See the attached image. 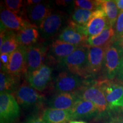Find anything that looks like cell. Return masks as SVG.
<instances>
[{
    "instance_id": "cell-8",
    "label": "cell",
    "mask_w": 123,
    "mask_h": 123,
    "mask_svg": "<svg viewBox=\"0 0 123 123\" xmlns=\"http://www.w3.org/2000/svg\"><path fill=\"white\" fill-rule=\"evenodd\" d=\"M123 54L114 44L108 46L104 58V67L109 79H112L119 74L121 68Z\"/></svg>"
},
{
    "instance_id": "cell-28",
    "label": "cell",
    "mask_w": 123,
    "mask_h": 123,
    "mask_svg": "<svg viewBox=\"0 0 123 123\" xmlns=\"http://www.w3.org/2000/svg\"><path fill=\"white\" fill-rule=\"evenodd\" d=\"M5 4L6 9L11 11L14 12V13L21 14V8L23 7L24 2L21 0H6L5 1Z\"/></svg>"
},
{
    "instance_id": "cell-37",
    "label": "cell",
    "mask_w": 123,
    "mask_h": 123,
    "mask_svg": "<svg viewBox=\"0 0 123 123\" xmlns=\"http://www.w3.org/2000/svg\"><path fill=\"white\" fill-rule=\"evenodd\" d=\"M69 123H88L82 120H72V121H70Z\"/></svg>"
},
{
    "instance_id": "cell-25",
    "label": "cell",
    "mask_w": 123,
    "mask_h": 123,
    "mask_svg": "<svg viewBox=\"0 0 123 123\" xmlns=\"http://www.w3.org/2000/svg\"><path fill=\"white\" fill-rule=\"evenodd\" d=\"M20 44L17 38L16 34L12 31H7L6 38L2 45H1V54H10L17 49Z\"/></svg>"
},
{
    "instance_id": "cell-35",
    "label": "cell",
    "mask_w": 123,
    "mask_h": 123,
    "mask_svg": "<svg viewBox=\"0 0 123 123\" xmlns=\"http://www.w3.org/2000/svg\"><path fill=\"white\" fill-rule=\"evenodd\" d=\"M107 123H123V118H115Z\"/></svg>"
},
{
    "instance_id": "cell-16",
    "label": "cell",
    "mask_w": 123,
    "mask_h": 123,
    "mask_svg": "<svg viewBox=\"0 0 123 123\" xmlns=\"http://www.w3.org/2000/svg\"><path fill=\"white\" fill-rule=\"evenodd\" d=\"M107 47L89 46L87 61V71L88 75L95 74L101 70L104 63Z\"/></svg>"
},
{
    "instance_id": "cell-20",
    "label": "cell",
    "mask_w": 123,
    "mask_h": 123,
    "mask_svg": "<svg viewBox=\"0 0 123 123\" xmlns=\"http://www.w3.org/2000/svg\"><path fill=\"white\" fill-rule=\"evenodd\" d=\"M78 47L79 46L56 39L51 44L49 53L54 59L62 62Z\"/></svg>"
},
{
    "instance_id": "cell-29",
    "label": "cell",
    "mask_w": 123,
    "mask_h": 123,
    "mask_svg": "<svg viewBox=\"0 0 123 123\" xmlns=\"http://www.w3.org/2000/svg\"><path fill=\"white\" fill-rule=\"evenodd\" d=\"M115 31L116 40H117L121 38L123 35V11L120 12L118 15L115 24Z\"/></svg>"
},
{
    "instance_id": "cell-3",
    "label": "cell",
    "mask_w": 123,
    "mask_h": 123,
    "mask_svg": "<svg viewBox=\"0 0 123 123\" xmlns=\"http://www.w3.org/2000/svg\"><path fill=\"white\" fill-rule=\"evenodd\" d=\"M19 104L14 96L9 92L0 94V121L1 123H13L20 115Z\"/></svg>"
},
{
    "instance_id": "cell-10",
    "label": "cell",
    "mask_w": 123,
    "mask_h": 123,
    "mask_svg": "<svg viewBox=\"0 0 123 123\" xmlns=\"http://www.w3.org/2000/svg\"><path fill=\"white\" fill-rule=\"evenodd\" d=\"M53 70L50 66L43 64L37 70L27 75V80L35 90L43 91L51 80Z\"/></svg>"
},
{
    "instance_id": "cell-18",
    "label": "cell",
    "mask_w": 123,
    "mask_h": 123,
    "mask_svg": "<svg viewBox=\"0 0 123 123\" xmlns=\"http://www.w3.org/2000/svg\"><path fill=\"white\" fill-rule=\"evenodd\" d=\"M78 99L76 93L60 92L52 97L48 101V105L51 108L69 110L73 107Z\"/></svg>"
},
{
    "instance_id": "cell-30",
    "label": "cell",
    "mask_w": 123,
    "mask_h": 123,
    "mask_svg": "<svg viewBox=\"0 0 123 123\" xmlns=\"http://www.w3.org/2000/svg\"><path fill=\"white\" fill-rule=\"evenodd\" d=\"M1 64H2V69L1 70L5 71L8 66L9 63V59H10V54H1ZM1 67V69L2 68Z\"/></svg>"
},
{
    "instance_id": "cell-12",
    "label": "cell",
    "mask_w": 123,
    "mask_h": 123,
    "mask_svg": "<svg viewBox=\"0 0 123 123\" xmlns=\"http://www.w3.org/2000/svg\"><path fill=\"white\" fill-rule=\"evenodd\" d=\"M66 20L65 14L61 12L52 13L39 25V30L44 38H50L61 30Z\"/></svg>"
},
{
    "instance_id": "cell-38",
    "label": "cell",
    "mask_w": 123,
    "mask_h": 123,
    "mask_svg": "<svg viewBox=\"0 0 123 123\" xmlns=\"http://www.w3.org/2000/svg\"><path fill=\"white\" fill-rule=\"evenodd\" d=\"M123 67V56L122 57V60H121V68Z\"/></svg>"
},
{
    "instance_id": "cell-9",
    "label": "cell",
    "mask_w": 123,
    "mask_h": 123,
    "mask_svg": "<svg viewBox=\"0 0 123 123\" xmlns=\"http://www.w3.org/2000/svg\"><path fill=\"white\" fill-rule=\"evenodd\" d=\"M4 71L14 75L26 74L27 47L21 46L10 54L8 66Z\"/></svg>"
},
{
    "instance_id": "cell-1",
    "label": "cell",
    "mask_w": 123,
    "mask_h": 123,
    "mask_svg": "<svg viewBox=\"0 0 123 123\" xmlns=\"http://www.w3.org/2000/svg\"><path fill=\"white\" fill-rule=\"evenodd\" d=\"M88 47V44L79 46L62 61L69 72L78 76H86L88 75L87 71Z\"/></svg>"
},
{
    "instance_id": "cell-32",
    "label": "cell",
    "mask_w": 123,
    "mask_h": 123,
    "mask_svg": "<svg viewBox=\"0 0 123 123\" xmlns=\"http://www.w3.org/2000/svg\"><path fill=\"white\" fill-rule=\"evenodd\" d=\"M113 44L120 50L121 54L123 55V38H119V39L116 40Z\"/></svg>"
},
{
    "instance_id": "cell-7",
    "label": "cell",
    "mask_w": 123,
    "mask_h": 123,
    "mask_svg": "<svg viewBox=\"0 0 123 123\" xmlns=\"http://www.w3.org/2000/svg\"><path fill=\"white\" fill-rule=\"evenodd\" d=\"M76 93L79 99L92 102L100 113L105 112L108 108L105 95L96 83L83 87Z\"/></svg>"
},
{
    "instance_id": "cell-36",
    "label": "cell",
    "mask_w": 123,
    "mask_h": 123,
    "mask_svg": "<svg viewBox=\"0 0 123 123\" xmlns=\"http://www.w3.org/2000/svg\"><path fill=\"white\" fill-rule=\"evenodd\" d=\"M118 77H119V79L123 82V67L121 68L119 74H118Z\"/></svg>"
},
{
    "instance_id": "cell-5",
    "label": "cell",
    "mask_w": 123,
    "mask_h": 123,
    "mask_svg": "<svg viewBox=\"0 0 123 123\" xmlns=\"http://www.w3.org/2000/svg\"><path fill=\"white\" fill-rule=\"evenodd\" d=\"M88 38L85 26L76 24L73 20L68 21L67 26L61 31L59 35L61 41L79 46L87 45Z\"/></svg>"
},
{
    "instance_id": "cell-34",
    "label": "cell",
    "mask_w": 123,
    "mask_h": 123,
    "mask_svg": "<svg viewBox=\"0 0 123 123\" xmlns=\"http://www.w3.org/2000/svg\"><path fill=\"white\" fill-rule=\"evenodd\" d=\"M42 1H35V0H29L26 2V4L27 5V6H31V5H37L38 4H40L41 2H42Z\"/></svg>"
},
{
    "instance_id": "cell-17",
    "label": "cell",
    "mask_w": 123,
    "mask_h": 123,
    "mask_svg": "<svg viewBox=\"0 0 123 123\" xmlns=\"http://www.w3.org/2000/svg\"><path fill=\"white\" fill-rule=\"evenodd\" d=\"M72 120L90 119L98 112L96 106L90 101L78 99L71 108Z\"/></svg>"
},
{
    "instance_id": "cell-21",
    "label": "cell",
    "mask_w": 123,
    "mask_h": 123,
    "mask_svg": "<svg viewBox=\"0 0 123 123\" xmlns=\"http://www.w3.org/2000/svg\"><path fill=\"white\" fill-rule=\"evenodd\" d=\"M42 118L46 123H66L72 121L71 111L48 108L43 112Z\"/></svg>"
},
{
    "instance_id": "cell-24",
    "label": "cell",
    "mask_w": 123,
    "mask_h": 123,
    "mask_svg": "<svg viewBox=\"0 0 123 123\" xmlns=\"http://www.w3.org/2000/svg\"><path fill=\"white\" fill-rule=\"evenodd\" d=\"M100 9L105 14L110 26L113 27L119 15V9L115 1L101 0L100 1Z\"/></svg>"
},
{
    "instance_id": "cell-39",
    "label": "cell",
    "mask_w": 123,
    "mask_h": 123,
    "mask_svg": "<svg viewBox=\"0 0 123 123\" xmlns=\"http://www.w3.org/2000/svg\"><path fill=\"white\" fill-rule=\"evenodd\" d=\"M121 38H123V35H122V36H121Z\"/></svg>"
},
{
    "instance_id": "cell-33",
    "label": "cell",
    "mask_w": 123,
    "mask_h": 123,
    "mask_svg": "<svg viewBox=\"0 0 123 123\" xmlns=\"http://www.w3.org/2000/svg\"><path fill=\"white\" fill-rule=\"evenodd\" d=\"M115 1L119 11H123V0H116Z\"/></svg>"
},
{
    "instance_id": "cell-23",
    "label": "cell",
    "mask_w": 123,
    "mask_h": 123,
    "mask_svg": "<svg viewBox=\"0 0 123 123\" xmlns=\"http://www.w3.org/2000/svg\"><path fill=\"white\" fill-rule=\"evenodd\" d=\"M20 80V75L9 74L3 70L0 73V90L1 92L13 91L16 88Z\"/></svg>"
},
{
    "instance_id": "cell-14",
    "label": "cell",
    "mask_w": 123,
    "mask_h": 123,
    "mask_svg": "<svg viewBox=\"0 0 123 123\" xmlns=\"http://www.w3.org/2000/svg\"><path fill=\"white\" fill-rule=\"evenodd\" d=\"M80 85L79 76L70 72L60 73L55 81V89L60 92H73Z\"/></svg>"
},
{
    "instance_id": "cell-13",
    "label": "cell",
    "mask_w": 123,
    "mask_h": 123,
    "mask_svg": "<svg viewBox=\"0 0 123 123\" xmlns=\"http://www.w3.org/2000/svg\"><path fill=\"white\" fill-rule=\"evenodd\" d=\"M52 11L53 9L48 2H42L35 5L26 6V15L31 24L37 27L52 13Z\"/></svg>"
},
{
    "instance_id": "cell-22",
    "label": "cell",
    "mask_w": 123,
    "mask_h": 123,
    "mask_svg": "<svg viewBox=\"0 0 123 123\" xmlns=\"http://www.w3.org/2000/svg\"><path fill=\"white\" fill-rule=\"evenodd\" d=\"M16 35L20 45L26 47L37 44L39 39V33L35 26L26 27L18 31Z\"/></svg>"
},
{
    "instance_id": "cell-19",
    "label": "cell",
    "mask_w": 123,
    "mask_h": 123,
    "mask_svg": "<svg viewBox=\"0 0 123 123\" xmlns=\"http://www.w3.org/2000/svg\"><path fill=\"white\" fill-rule=\"evenodd\" d=\"M115 40V29L109 26L99 34L88 37L87 44L91 47H108L113 44Z\"/></svg>"
},
{
    "instance_id": "cell-31",
    "label": "cell",
    "mask_w": 123,
    "mask_h": 123,
    "mask_svg": "<svg viewBox=\"0 0 123 123\" xmlns=\"http://www.w3.org/2000/svg\"><path fill=\"white\" fill-rule=\"evenodd\" d=\"M24 123H46L42 117H41L38 115L32 116L28 118Z\"/></svg>"
},
{
    "instance_id": "cell-4",
    "label": "cell",
    "mask_w": 123,
    "mask_h": 123,
    "mask_svg": "<svg viewBox=\"0 0 123 123\" xmlns=\"http://www.w3.org/2000/svg\"><path fill=\"white\" fill-rule=\"evenodd\" d=\"M15 98L19 105L25 109L39 107L44 99L42 95L26 83H22L17 89Z\"/></svg>"
},
{
    "instance_id": "cell-26",
    "label": "cell",
    "mask_w": 123,
    "mask_h": 123,
    "mask_svg": "<svg viewBox=\"0 0 123 123\" xmlns=\"http://www.w3.org/2000/svg\"><path fill=\"white\" fill-rule=\"evenodd\" d=\"M93 12L80 8H75L72 15V19L76 24L86 26L92 17Z\"/></svg>"
},
{
    "instance_id": "cell-2",
    "label": "cell",
    "mask_w": 123,
    "mask_h": 123,
    "mask_svg": "<svg viewBox=\"0 0 123 123\" xmlns=\"http://www.w3.org/2000/svg\"><path fill=\"white\" fill-rule=\"evenodd\" d=\"M105 95L108 106L111 110L123 108V84L111 80H103L96 83Z\"/></svg>"
},
{
    "instance_id": "cell-15",
    "label": "cell",
    "mask_w": 123,
    "mask_h": 123,
    "mask_svg": "<svg viewBox=\"0 0 123 123\" xmlns=\"http://www.w3.org/2000/svg\"><path fill=\"white\" fill-rule=\"evenodd\" d=\"M109 26L105 14L102 9H98L93 12L91 18L85 26L86 34L88 37L97 35Z\"/></svg>"
},
{
    "instance_id": "cell-11",
    "label": "cell",
    "mask_w": 123,
    "mask_h": 123,
    "mask_svg": "<svg viewBox=\"0 0 123 123\" xmlns=\"http://www.w3.org/2000/svg\"><path fill=\"white\" fill-rule=\"evenodd\" d=\"M47 54V48L41 44H35L27 47V72L28 75L41 67Z\"/></svg>"
},
{
    "instance_id": "cell-27",
    "label": "cell",
    "mask_w": 123,
    "mask_h": 123,
    "mask_svg": "<svg viewBox=\"0 0 123 123\" xmlns=\"http://www.w3.org/2000/svg\"><path fill=\"white\" fill-rule=\"evenodd\" d=\"M75 8H80L90 11L100 9V1L92 0H76L74 1Z\"/></svg>"
},
{
    "instance_id": "cell-6",
    "label": "cell",
    "mask_w": 123,
    "mask_h": 123,
    "mask_svg": "<svg viewBox=\"0 0 123 123\" xmlns=\"http://www.w3.org/2000/svg\"><path fill=\"white\" fill-rule=\"evenodd\" d=\"M0 18L1 30L19 31L26 27L35 26L31 24L28 19L23 18V16H21L7 9L1 10Z\"/></svg>"
}]
</instances>
